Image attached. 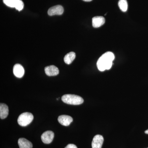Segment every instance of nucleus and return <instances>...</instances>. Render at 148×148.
<instances>
[{
    "mask_svg": "<svg viewBox=\"0 0 148 148\" xmlns=\"http://www.w3.org/2000/svg\"><path fill=\"white\" fill-rule=\"evenodd\" d=\"M9 114L8 107L4 103L0 104V117L1 119H4L8 116Z\"/></svg>",
    "mask_w": 148,
    "mask_h": 148,
    "instance_id": "13",
    "label": "nucleus"
},
{
    "mask_svg": "<svg viewBox=\"0 0 148 148\" xmlns=\"http://www.w3.org/2000/svg\"><path fill=\"white\" fill-rule=\"evenodd\" d=\"M64 103L72 105H79L83 103V99L79 95L66 94L61 98Z\"/></svg>",
    "mask_w": 148,
    "mask_h": 148,
    "instance_id": "2",
    "label": "nucleus"
},
{
    "mask_svg": "<svg viewBox=\"0 0 148 148\" xmlns=\"http://www.w3.org/2000/svg\"></svg>",
    "mask_w": 148,
    "mask_h": 148,
    "instance_id": "19",
    "label": "nucleus"
},
{
    "mask_svg": "<svg viewBox=\"0 0 148 148\" xmlns=\"http://www.w3.org/2000/svg\"><path fill=\"white\" fill-rule=\"evenodd\" d=\"M58 120L60 124L64 126H69L73 121L72 117L66 115H62L58 117Z\"/></svg>",
    "mask_w": 148,
    "mask_h": 148,
    "instance_id": "8",
    "label": "nucleus"
},
{
    "mask_svg": "<svg viewBox=\"0 0 148 148\" xmlns=\"http://www.w3.org/2000/svg\"><path fill=\"white\" fill-rule=\"evenodd\" d=\"M83 1H84L86 2H90L92 1V0H83Z\"/></svg>",
    "mask_w": 148,
    "mask_h": 148,
    "instance_id": "17",
    "label": "nucleus"
},
{
    "mask_svg": "<svg viewBox=\"0 0 148 148\" xmlns=\"http://www.w3.org/2000/svg\"><path fill=\"white\" fill-rule=\"evenodd\" d=\"M64 8L61 5H57L50 8L48 11V14L49 16L61 15L64 13Z\"/></svg>",
    "mask_w": 148,
    "mask_h": 148,
    "instance_id": "6",
    "label": "nucleus"
},
{
    "mask_svg": "<svg viewBox=\"0 0 148 148\" xmlns=\"http://www.w3.org/2000/svg\"><path fill=\"white\" fill-rule=\"evenodd\" d=\"M118 5L122 11L123 12L127 11L128 5L126 0H119L118 2Z\"/></svg>",
    "mask_w": 148,
    "mask_h": 148,
    "instance_id": "15",
    "label": "nucleus"
},
{
    "mask_svg": "<svg viewBox=\"0 0 148 148\" xmlns=\"http://www.w3.org/2000/svg\"><path fill=\"white\" fill-rule=\"evenodd\" d=\"M19 148H32L33 145L31 142L24 138H20L18 141Z\"/></svg>",
    "mask_w": 148,
    "mask_h": 148,
    "instance_id": "12",
    "label": "nucleus"
},
{
    "mask_svg": "<svg viewBox=\"0 0 148 148\" xmlns=\"http://www.w3.org/2000/svg\"><path fill=\"white\" fill-rule=\"evenodd\" d=\"M114 58V53L110 51H108L103 54L97 61V66L98 70L101 71L110 70L112 68Z\"/></svg>",
    "mask_w": 148,
    "mask_h": 148,
    "instance_id": "1",
    "label": "nucleus"
},
{
    "mask_svg": "<svg viewBox=\"0 0 148 148\" xmlns=\"http://www.w3.org/2000/svg\"><path fill=\"white\" fill-rule=\"evenodd\" d=\"M34 119V116L29 112H24L18 116L17 122L21 126H26L30 124Z\"/></svg>",
    "mask_w": 148,
    "mask_h": 148,
    "instance_id": "3",
    "label": "nucleus"
},
{
    "mask_svg": "<svg viewBox=\"0 0 148 148\" xmlns=\"http://www.w3.org/2000/svg\"><path fill=\"white\" fill-rule=\"evenodd\" d=\"M104 142V138L102 135H95L92 142V148H101Z\"/></svg>",
    "mask_w": 148,
    "mask_h": 148,
    "instance_id": "7",
    "label": "nucleus"
},
{
    "mask_svg": "<svg viewBox=\"0 0 148 148\" xmlns=\"http://www.w3.org/2000/svg\"><path fill=\"white\" fill-rule=\"evenodd\" d=\"M13 73L17 77H22L24 74V69L23 66L19 64H16L14 66Z\"/></svg>",
    "mask_w": 148,
    "mask_h": 148,
    "instance_id": "10",
    "label": "nucleus"
},
{
    "mask_svg": "<svg viewBox=\"0 0 148 148\" xmlns=\"http://www.w3.org/2000/svg\"><path fill=\"white\" fill-rule=\"evenodd\" d=\"M145 133L146 134H148V129L147 130H146V131H145Z\"/></svg>",
    "mask_w": 148,
    "mask_h": 148,
    "instance_id": "18",
    "label": "nucleus"
},
{
    "mask_svg": "<svg viewBox=\"0 0 148 148\" xmlns=\"http://www.w3.org/2000/svg\"><path fill=\"white\" fill-rule=\"evenodd\" d=\"M45 71L46 74L49 76H54L59 74L58 68L53 65L47 66L45 69Z\"/></svg>",
    "mask_w": 148,
    "mask_h": 148,
    "instance_id": "9",
    "label": "nucleus"
},
{
    "mask_svg": "<svg viewBox=\"0 0 148 148\" xmlns=\"http://www.w3.org/2000/svg\"><path fill=\"white\" fill-rule=\"evenodd\" d=\"M65 148H77V147L74 144H69Z\"/></svg>",
    "mask_w": 148,
    "mask_h": 148,
    "instance_id": "16",
    "label": "nucleus"
},
{
    "mask_svg": "<svg viewBox=\"0 0 148 148\" xmlns=\"http://www.w3.org/2000/svg\"><path fill=\"white\" fill-rule=\"evenodd\" d=\"M76 57L75 53L74 52H70L67 53L64 58L65 63L68 65L71 64Z\"/></svg>",
    "mask_w": 148,
    "mask_h": 148,
    "instance_id": "14",
    "label": "nucleus"
},
{
    "mask_svg": "<svg viewBox=\"0 0 148 148\" xmlns=\"http://www.w3.org/2000/svg\"><path fill=\"white\" fill-rule=\"evenodd\" d=\"M3 2L8 6L14 8L18 11L24 8V4L22 0H3Z\"/></svg>",
    "mask_w": 148,
    "mask_h": 148,
    "instance_id": "4",
    "label": "nucleus"
},
{
    "mask_svg": "<svg viewBox=\"0 0 148 148\" xmlns=\"http://www.w3.org/2000/svg\"><path fill=\"white\" fill-rule=\"evenodd\" d=\"M105 18L103 16H96L92 18V25L94 28H98L105 24Z\"/></svg>",
    "mask_w": 148,
    "mask_h": 148,
    "instance_id": "11",
    "label": "nucleus"
},
{
    "mask_svg": "<svg viewBox=\"0 0 148 148\" xmlns=\"http://www.w3.org/2000/svg\"><path fill=\"white\" fill-rule=\"evenodd\" d=\"M54 133L52 131H47L42 135L41 138L43 143L46 144H50L53 141L54 138Z\"/></svg>",
    "mask_w": 148,
    "mask_h": 148,
    "instance_id": "5",
    "label": "nucleus"
}]
</instances>
